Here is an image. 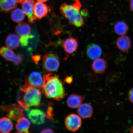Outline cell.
<instances>
[{
	"label": "cell",
	"instance_id": "e0dca14e",
	"mask_svg": "<svg viewBox=\"0 0 133 133\" xmlns=\"http://www.w3.org/2000/svg\"><path fill=\"white\" fill-rule=\"evenodd\" d=\"M65 51L67 54H71L76 51L78 47L77 39L73 38H69L65 41L63 44Z\"/></svg>",
	"mask_w": 133,
	"mask_h": 133
},
{
	"label": "cell",
	"instance_id": "836d02e7",
	"mask_svg": "<svg viewBox=\"0 0 133 133\" xmlns=\"http://www.w3.org/2000/svg\"><path fill=\"white\" fill-rule=\"evenodd\" d=\"M38 1L41 2H44L47 1L48 0H37Z\"/></svg>",
	"mask_w": 133,
	"mask_h": 133
},
{
	"label": "cell",
	"instance_id": "7c38bea8",
	"mask_svg": "<svg viewBox=\"0 0 133 133\" xmlns=\"http://www.w3.org/2000/svg\"><path fill=\"white\" fill-rule=\"evenodd\" d=\"M50 11L49 8L42 2L38 1L35 3L34 14L38 19H41L45 17Z\"/></svg>",
	"mask_w": 133,
	"mask_h": 133
},
{
	"label": "cell",
	"instance_id": "8992f818",
	"mask_svg": "<svg viewBox=\"0 0 133 133\" xmlns=\"http://www.w3.org/2000/svg\"><path fill=\"white\" fill-rule=\"evenodd\" d=\"M0 54L6 61H9L18 65L22 62V55L17 54L12 49L8 47L3 46L0 49Z\"/></svg>",
	"mask_w": 133,
	"mask_h": 133
},
{
	"label": "cell",
	"instance_id": "7a4b0ae2",
	"mask_svg": "<svg viewBox=\"0 0 133 133\" xmlns=\"http://www.w3.org/2000/svg\"><path fill=\"white\" fill-rule=\"evenodd\" d=\"M41 98L40 91L30 85L26 81L25 84L21 88L18 102L22 107L26 110L31 107L40 105Z\"/></svg>",
	"mask_w": 133,
	"mask_h": 133
},
{
	"label": "cell",
	"instance_id": "9c48e42d",
	"mask_svg": "<svg viewBox=\"0 0 133 133\" xmlns=\"http://www.w3.org/2000/svg\"><path fill=\"white\" fill-rule=\"evenodd\" d=\"M35 2L33 0L24 2L22 3V8L25 14L27 16L29 22L34 23L37 18L34 14Z\"/></svg>",
	"mask_w": 133,
	"mask_h": 133
},
{
	"label": "cell",
	"instance_id": "277c9868",
	"mask_svg": "<svg viewBox=\"0 0 133 133\" xmlns=\"http://www.w3.org/2000/svg\"><path fill=\"white\" fill-rule=\"evenodd\" d=\"M15 31L20 39L21 46L23 47L27 46L29 39L32 38L31 35L30 26L26 23H19L16 26Z\"/></svg>",
	"mask_w": 133,
	"mask_h": 133
},
{
	"label": "cell",
	"instance_id": "6da1fadb",
	"mask_svg": "<svg viewBox=\"0 0 133 133\" xmlns=\"http://www.w3.org/2000/svg\"><path fill=\"white\" fill-rule=\"evenodd\" d=\"M41 88L42 92L46 98L61 101L65 96V91L62 82L56 74L45 75Z\"/></svg>",
	"mask_w": 133,
	"mask_h": 133
},
{
	"label": "cell",
	"instance_id": "d6a6232c",
	"mask_svg": "<svg viewBox=\"0 0 133 133\" xmlns=\"http://www.w3.org/2000/svg\"><path fill=\"white\" fill-rule=\"evenodd\" d=\"M31 1V0H18V1H19V3H22L24 2Z\"/></svg>",
	"mask_w": 133,
	"mask_h": 133
},
{
	"label": "cell",
	"instance_id": "5b68a950",
	"mask_svg": "<svg viewBox=\"0 0 133 133\" xmlns=\"http://www.w3.org/2000/svg\"><path fill=\"white\" fill-rule=\"evenodd\" d=\"M42 64L46 71L54 72L57 70L59 67V59L56 55L46 52L43 56Z\"/></svg>",
	"mask_w": 133,
	"mask_h": 133
},
{
	"label": "cell",
	"instance_id": "30bf717a",
	"mask_svg": "<svg viewBox=\"0 0 133 133\" xmlns=\"http://www.w3.org/2000/svg\"><path fill=\"white\" fill-rule=\"evenodd\" d=\"M7 116L11 120L17 121L23 116V110L17 105L8 106L6 109Z\"/></svg>",
	"mask_w": 133,
	"mask_h": 133
},
{
	"label": "cell",
	"instance_id": "d6986e66",
	"mask_svg": "<svg viewBox=\"0 0 133 133\" xmlns=\"http://www.w3.org/2000/svg\"><path fill=\"white\" fill-rule=\"evenodd\" d=\"M5 44L7 47L12 49H15L20 45V39L18 35L12 33L6 37Z\"/></svg>",
	"mask_w": 133,
	"mask_h": 133
},
{
	"label": "cell",
	"instance_id": "ac0fdd59",
	"mask_svg": "<svg viewBox=\"0 0 133 133\" xmlns=\"http://www.w3.org/2000/svg\"><path fill=\"white\" fill-rule=\"evenodd\" d=\"M18 0H0V11L4 12H10L16 7Z\"/></svg>",
	"mask_w": 133,
	"mask_h": 133
},
{
	"label": "cell",
	"instance_id": "2e32d148",
	"mask_svg": "<svg viewBox=\"0 0 133 133\" xmlns=\"http://www.w3.org/2000/svg\"><path fill=\"white\" fill-rule=\"evenodd\" d=\"M77 113L80 117L83 119L90 118L93 113L92 106L88 104H81L78 108Z\"/></svg>",
	"mask_w": 133,
	"mask_h": 133
},
{
	"label": "cell",
	"instance_id": "f1b7e54d",
	"mask_svg": "<svg viewBox=\"0 0 133 133\" xmlns=\"http://www.w3.org/2000/svg\"><path fill=\"white\" fill-rule=\"evenodd\" d=\"M65 81L68 84H71L72 82V78L70 76H68L66 77Z\"/></svg>",
	"mask_w": 133,
	"mask_h": 133
},
{
	"label": "cell",
	"instance_id": "5bb4252c",
	"mask_svg": "<svg viewBox=\"0 0 133 133\" xmlns=\"http://www.w3.org/2000/svg\"><path fill=\"white\" fill-rule=\"evenodd\" d=\"M116 45L118 49L122 52H126L131 48V41L130 38L125 35L121 36L116 41Z\"/></svg>",
	"mask_w": 133,
	"mask_h": 133
},
{
	"label": "cell",
	"instance_id": "8fae6325",
	"mask_svg": "<svg viewBox=\"0 0 133 133\" xmlns=\"http://www.w3.org/2000/svg\"><path fill=\"white\" fill-rule=\"evenodd\" d=\"M26 81L33 87L41 88L44 82V77L39 72L34 71L30 74Z\"/></svg>",
	"mask_w": 133,
	"mask_h": 133
},
{
	"label": "cell",
	"instance_id": "52a82bcc",
	"mask_svg": "<svg viewBox=\"0 0 133 133\" xmlns=\"http://www.w3.org/2000/svg\"><path fill=\"white\" fill-rule=\"evenodd\" d=\"M28 116L33 124L39 125L44 123L46 117L45 114L39 109L26 110Z\"/></svg>",
	"mask_w": 133,
	"mask_h": 133
},
{
	"label": "cell",
	"instance_id": "7402d4cb",
	"mask_svg": "<svg viewBox=\"0 0 133 133\" xmlns=\"http://www.w3.org/2000/svg\"><path fill=\"white\" fill-rule=\"evenodd\" d=\"M13 125L9 118L4 117L0 119V132L7 133L10 132L13 128Z\"/></svg>",
	"mask_w": 133,
	"mask_h": 133
},
{
	"label": "cell",
	"instance_id": "cb8c5ba5",
	"mask_svg": "<svg viewBox=\"0 0 133 133\" xmlns=\"http://www.w3.org/2000/svg\"><path fill=\"white\" fill-rule=\"evenodd\" d=\"M114 29L116 34L121 36H123L127 32L128 26L124 22L119 21L116 23Z\"/></svg>",
	"mask_w": 133,
	"mask_h": 133
},
{
	"label": "cell",
	"instance_id": "ba28073f",
	"mask_svg": "<svg viewBox=\"0 0 133 133\" xmlns=\"http://www.w3.org/2000/svg\"><path fill=\"white\" fill-rule=\"evenodd\" d=\"M65 123L66 128L69 131L74 132L80 128L82 121L79 116L71 114L66 117Z\"/></svg>",
	"mask_w": 133,
	"mask_h": 133
},
{
	"label": "cell",
	"instance_id": "9a60e30c",
	"mask_svg": "<svg viewBox=\"0 0 133 133\" xmlns=\"http://www.w3.org/2000/svg\"><path fill=\"white\" fill-rule=\"evenodd\" d=\"M108 67L107 63L104 59L98 58L92 63V68L94 72L97 74H103Z\"/></svg>",
	"mask_w": 133,
	"mask_h": 133
},
{
	"label": "cell",
	"instance_id": "484cf974",
	"mask_svg": "<svg viewBox=\"0 0 133 133\" xmlns=\"http://www.w3.org/2000/svg\"><path fill=\"white\" fill-rule=\"evenodd\" d=\"M52 107H49L48 108L47 113L45 114L46 117H48L51 119H53V116L52 113Z\"/></svg>",
	"mask_w": 133,
	"mask_h": 133
},
{
	"label": "cell",
	"instance_id": "3957f363",
	"mask_svg": "<svg viewBox=\"0 0 133 133\" xmlns=\"http://www.w3.org/2000/svg\"><path fill=\"white\" fill-rule=\"evenodd\" d=\"M81 4L79 1L76 0L72 5L63 3L59 8L61 14L69 20L72 25L77 27H81L84 24L82 15L79 12Z\"/></svg>",
	"mask_w": 133,
	"mask_h": 133
},
{
	"label": "cell",
	"instance_id": "4fadbf2b",
	"mask_svg": "<svg viewBox=\"0 0 133 133\" xmlns=\"http://www.w3.org/2000/svg\"><path fill=\"white\" fill-rule=\"evenodd\" d=\"M86 54L90 59H95L99 58L102 54V50L98 45L91 44L88 45L86 50Z\"/></svg>",
	"mask_w": 133,
	"mask_h": 133
},
{
	"label": "cell",
	"instance_id": "83f0119b",
	"mask_svg": "<svg viewBox=\"0 0 133 133\" xmlns=\"http://www.w3.org/2000/svg\"><path fill=\"white\" fill-rule=\"evenodd\" d=\"M128 96L130 101L133 103V88L131 89L129 91Z\"/></svg>",
	"mask_w": 133,
	"mask_h": 133
},
{
	"label": "cell",
	"instance_id": "4dcf8cb0",
	"mask_svg": "<svg viewBox=\"0 0 133 133\" xmlns=\"http://www.w3.org/2000/svg\"><path fill=\"white\" fill-rule=\"evenodd\" d=\"M81 14L83 15L86 16L88 14V11L86 10H83L81 11Z\"/></svg>",
	"mask_w": 133,
	"mask_h": 133
},
{
	"label": "cell",
	"instance_id": "1f68e13d",
	"mask_svg": "<svg viewBox=\"0 0 133 133\" xmlns=\"http://www.w3.org/2000/svg\"><path fill=\"white\" fill-rule=\"evenodd\" d=\"M130 6L131 10L133 11V0H131Z\"/></svg>",
	"mask_w": 133,
	"mask_h": 133
},
{
	"label": "cell",
	"instance_id": "f546056e",
	"mask_svg": "<svg viewBox=\"0 0 133 133\" xmlns=\"http://www.w3.org/2000/svg\"><path fill=\"white\" fill-rule=\"evenodd\" d=\"M42 133H53V132L50 129H46L44 130L41 132Z\"/></svg>",
	"mask_w": 133,
	"mask_h": 133
},
{
	"label": "cell",
	"instance_id": "e575fe53",
	"mask_svg": "<svg viewBox=\"0 0 133 133\" xmlns=\"http://www.w3.org/2000/svg\"><path fill=\"white\" fill-rule=\"evenodd\" d=\"M126 1H130V0H126Z\"/></svg>",
	"mask_w": 133,
	"mask_h": 133
},
{
	"label": "cell",
	"instance_id": "d4e9b609",
	"mask_svg": "<svg viewBox=\"0 0 133 133\" xmlns=\"http://www.w3.org/2000/svg\"><path fill=\"white\" fill-rule=\"evenodd\" d=\"M119 75L115 72H110L108 73L107 75L108 80L110 82H116L119 77Z\"/></svg>",
	"mask_w": 133,
	"mask_h": 133
},
{
	"label": "cell",
	"instance_id": "44dd1931",
	"mask_svg": "<svg viewBox=\"0 0 133 133\" xmlns=\"http://www.w3.org/2000/svg\"><path fill=\"white\" fill-rule=\"evenodd\" d=\"M16 128L19 132H29L30 123L26 118L22 117L17 121Z\"/></svg>",
	"mask_w": 133,
	"mask_h": 133
},
{
	"label": "cell",
	"instance_id": "ffe728a7",
	"mask_svg": "<svg viewBox=\"0 0 133 133\" xmlns=\"http://www.w3.org/2000/svg\"><path fill=\"white\" fill-rule=\"evenodd\" d=\"M84 99V97L82 96L73 94L68 97L66 101V104L69 108L76 109L79 107Z\"/></svg>",
	"mask_w": 133,
	"mask_h": 133
},
{
	"label": "cell",
	"instance_id": "603a6c76",
	"mask_svg": "<svg viewBox=\"0 0 133 133\" xmlns=\"http://www.w3.org/2000/svg\"><path fill=\"white\" fill-rule=\"evenodd\" d=\"M23 10L18 8L14 9L11 13V18L12 20L15 22L21 23L24 21L25 17Z\"/></svg>",
	"mask_w": 133,
	"mask_h": 133
},
{
	"label": "cell",
	"instance_id": "4316f807",
	"mask_svg": "<svg viewBox=\"0 0 133 133\" xmlns=\"http://www.w3.org/2000/svg\"><path fill=\"white\" fill-rule=\"evenodd\" d=\"M32 58L34 62L36 63V64H37L38 62L40 60L41 56L39 55L34 56H32Z\"/></svg>",
	"mask_w": 133,
	"mask_h": 133
}]
</instances>
